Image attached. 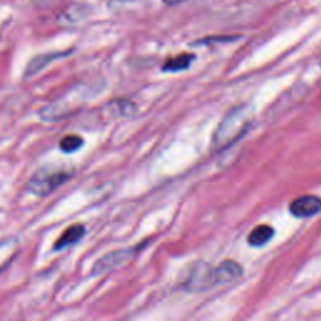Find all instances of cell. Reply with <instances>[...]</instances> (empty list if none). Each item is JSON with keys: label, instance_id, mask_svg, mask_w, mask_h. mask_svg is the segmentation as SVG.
<instances>
[{"label": "cell", "instance_id": "1", "mask_svg": "<svg viewBox=\"0 0 321 321\" xmlns=\"http://www.w3.org/2000/svg\"><path fill=\"white\" fill-rule=\"evenodd\" d=\"M254 117V108L247 103H242L229 111L215 131L212 148L216 152H222L239 142L251 127Z\"/></svg>", "mask_w": 321, "mask_h": 321}, {"label": "cell", "instance_id": "2", "mask_svg": "<svg viewBox=\"0 0 321 321\" xmlns=\"http://www.w3.org/2000/svg\"><path fill=\"white\" fill-rule=\"evenodd\" d=\"M75 174V168L69 163H47L38 167L30 176L27 186L32 194L48 197L67 183Z\"/></svg>", "mask_w": 321, "mask_h": 321}, {"label": "cell", "instance_id": "3", "mask_svg": "<svg viewBox=\"0 0 321 321\" xmlns=\"http://www.w3.org/2000/svg\"><path fill=\"white\" fill-rule=\"evenodd\" d=\"M187 292H203L216 286L215 267L207 262H196L182 285Z\"/></svg>", "mask_w": 321, "mask_h": 321}, {"label": "cell", "instance_id": "4", "mask_svg": "<svg viewBox=\"0 0 321 321\" xmlns=\"http://www.w3.org/2000/svg\"><path fill=\"white\" fill-rule=\"evenodd\" d=\"M136 252H137L136 249H120L108 252L94 262L92 267V275L93 276L104 275L125 266L135 259Z\"/></svg>", "mask_w": 321, "mask_h": 321}, {"label": "cell", "instance_id": "5", "mask_svg": "<svg viewBox=\"0 0 321 321\" xmlns=\"http://www.w3.org/2000/svg\"><path fill=\"white\" fill-rule=\"evenodd\" d=\"M292 216L297 219H305V217H312L321 212V198L314 194L301 196L291 201L289 207Z\"/></svg>", "mask_w": 321, "mask_h": 321}, {"label": "cell", "instance_id": "6", "mask_svg": "<svg viewBox=\"0 0 321 321\" xmlns=\"http://www.w3.org/2000/svg\"><path fill=\"white\" fill-rule=\"evenodd\" d=\"M244 275V269L239 262L234 260H226L215 267V279H216V286L222 285H230L241 279Z\"/></svg>", "mask_w": 321, "mask_h": 321}, {"label": "cell", "instance_id": "7", "mask_svg": "<svg viewBox=\"0 0 321 321\" xmlns=\"http://www.w3.org/2000/svg\"><path fill=\"white\" fill-rule=\"evenodd\" d=\"M85 234H87V229H85L84 225H72V226L67 227V229L62 232V235L58 237L57 241L54 242L53 250H54V251H63V250L65 249L75 246V245L79 244V242L84 239Z\"/></svg>", "mask_w": 321, "mask_h": 321}, {"label": "cell", "instance_id": "8", "mask_svg": "<svg viewBox=\"0 0 321 321\" xmlns=\"http://www.w3.org/2000/svg\"><path fill=\"white\" fill-rule=\"evenodd\" d=\"M20 251V241L17 237H7L0 241V274L17 259Z\"/></svg>", "mask_w": 321, "mask_h": 321}, {"label": "cell", "instance_id": "9", "mask_svg": "<svg viewBox=\"0 0 321 321\" xmlns=\"http://www.w3.org/2000/svg\"><path fill=\"white\" fill-rule=\"evenodd\" d=\"M69 53L70 52L48 53V54H42L33 58V59L29 62V64L27 65V68H25V77H33V75L37 74L38 72H40L43 68L47 67L48 64H50L52 62L57 60L58 58L65 57V55H68Z\"/></svg>", "mask_w": 321, "mask_h": 321}, {"label": "cell", "instance_id": "10", "mask_svg": "<svg viewBox=\"0 0 321 321\" xmlns=\"http://www.w3.org/2000/svg\"><path fill=\"white\" fill-rule=\"evenodd\" d=\"M274 235V227H271L270 225H260V226L255 227L250 232L249 237H247V242L252 247H262L264 245L269 244L271 241Z\"/></svg>", "mask_w": 321, "mask_h": 321}, {"label": "cell", "instance_id": "11", "mask_svg": "<svg viewBox=\"0 0 321 321\" xmlns=\"http://www.w3.org/2000/svg\"><path fill=\"white\" fill-rule=\"evenodd\" d=\"M84 140L78 135H68L59 141V148L63 153H74L83 147Z\"/></svg>", "mask_w": 321, "mask_h": 321}, {"label": "cell", "instance_id": "12", "mask_svg": "<svg viewBox=\"0 0 321 321\" xmlns=\"http://www.w3.org/2000/svg\"><path fill=\"white\" fill-rule=\"evenodd\" d=\"M193 58V55L187 54V53L186 54L177 55V57L167 60L166 64L163 65V70H167V72H178V70L186 69V68L189 67Z\"/></svg>", "mask_w": 321, "mask_h": 321}]
</instances>
